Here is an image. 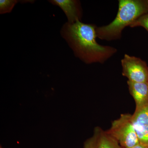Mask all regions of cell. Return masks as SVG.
I'll return each mask as SVG.
<instances>
[{
	"label": "cell",
	"mask_w": 148,
	"mask_h": 148,
	"mask_svg": "<svg viewBox=\"0 0 148 148\" xmlns=\"http://www.w3.org/2000/svg\"><path fill=\"white\" fill-rule=\"evenodd\" d=\"M130 95L134 98L136 108L138 109L148 104V82H135L127 80Z\"/></svg>",
	"instance_id": "6"
},
{
	"label": "cell",
	"mask_w": 148,
	"mask_h": 148,
	"mask_svg": "<svg viewBox=\"0 0 148 148\" xmlns=\"http://www.w3.org/2000/svg\"><path fill=\"white\" fill-rule=\"evenodd\" d=\"M132 115L122 114L118 119L113 121L110 128L106 130L123 148H131L139 144Z\"/></svg>",
	"instance_id": "3"
},
{
	"label": "cell",
	"mask_w": 148,
	"mask_h": 148,
	"mask_svg": "<svg viewBox=\"0 0 148 148\" xmlns=\"http://www.w3.org/2000/svg\"><path fill=\"white\" fill-rule=\"evenodd\" d=\"M122 75L130 81L148 82L147 64L140 58L125 54L121 60Z\"/></svg>",
	"instance_id": "4"
},
{
	"label": "cell",
	"mask_w": 148,
	"mask_h": 148,
	"mask_svg": "<svg viewBox=\"0 0 148 148\" xmlns=\"http://www.w3.org/2000/svg\"><path fill=\"white\" fill-rule=\"evenodd\" d=\"M96 28L94 24L80 21L66 23L61 34L71 48L75 55L86 64H103L116 53L115 48L100 45L96 40Z\"/></svg>",
	"instance_id": "1"
},
{
	"label": "cell",
	"mask_w": 148,
	"mask_h": 148,
	"mask_svg": "<svg viewBox=\"0 0 148 148\" xmlns=\"http://www.w3.org/2000/svg\"><path fill=\"white\" fill-rule=\"evenodd\" d=\"M132 122L142 125H148V104L135 109L132 115Z\"/></svg>",
	"instance_id": "8"
},
{
	"label": "cell",
	"mask_w": 148,
	"mask_h": 148,
	"mask_svg": "<svg viewBox=\"0 0 148 148\" xmlns=\"http://www.w3.org/2000/svg\"><path fill=\"white\" fill-rule=\"evenodd\" d=\"M133 124L139 144L148 147V125H142L134 122Z\"/></svg>",
	"instance_id": "9"
},
{
	"label": "cell",
	"mask_w": 148,
	"mask_h": 148,
	"mask_svg": "<svg viewBox=\"0 0 148 148\" xmlns=\"http://www.w3.org/2000/svg\"><path fill=\"white\" fill-rule=\"evenodd\" d=\"M84 148H97V132L95 128L92 137L85 141Z\"/></svg>",
	"instance_id": "12"
},
{
	"label": "cell",
	"mask_w": 148,
	"mask_h": 148,
	"mask_svg": "<svg viewBox=\"0 0 148 148\" xmlns=\"http://www.w3.org/2000/svg\"><path fill=\"white\" fill-rule=\"evenodd\" d=\"M49 2L53 5L58 6L66 14L68 22L73 23L80 21L82 16L80 4L75 0H51Z\"/></svg>",
	"instance_id": "5"
},
{
	"label": "cell",
	"mask_w": 148,
	"mask_h": 148,
	"mask_svg": "<svg viewBox=\"0 0 148 148\" xmlns=\"http://www.w3.org/2000/svg\"><path fill=\"white\" fill-rule=\"evenodd\" d=\"M131 148H148L147 147H145V146L143 145H141V144H139L137 145L134 146Z\"/></svg>",
	"instance_id": "13"
},
{
	"label": "cell",
	"mask_w": 148,
	"mask_h": 148,
	"mask_svg": "<svg viewBox=\"0 0 148 148\" xmlns=\"http://www.w3.org/2000/svg\"><path fill=\"white\" fill-rule=\"evenodd\" d=\"M0 148H3V147H2V146L1 145V147H0Z\"/></svg>",
	"instance_id": "14"
},
{
	"label": "cell",
	"mask_w": 148,
	"mask_h": 148,
	"mask_svg": "<svg viewBox=\"0 0 148 148\" xmlns=\"http://www.w3.org/2000/svg\"><path fill=\"white\" fill-rule=\"evenodd\" d=\"M137 27H143L148 32V13L140 16L130 26L131 28Z\"/></svg>",
	"instance_id": "11"
},
{
	"label": "cell",
	"mask_w": 148,
	"mask_h": 148,
	"mask_svg": "<svg viewBox=\"0 0 148 148\" xmlns=\"http://www.w3.org/2000/svg\"><path fill=\"white\" fill-rule=\"evenodd\" d=\"M148 13L147 0H119L116 17L108 25L96 28L97 37L108 41L119 39L125 27Z\"/></svg>",
	"instance_id": "2"
},
{
	"label": "cell",
	"mask_w": 148,
	"mask_h": 148,
	"mask_svg": "<svg viewBox=\"0 0 148 148\" xmlns=\"http://www.w3.org/2000/svg\"><path fill=\"white\" fill-rule=\"evenodd\" d=\"M17 2L18 1L16 0H1L0 13L3 14L11 12Z\"/></svg>",
	"instance_id": "10"
},
{
	"label": "cell",
	"mask_w": 148,
	"mask_h": 148,
	"mask_svg": "<svg viewBox=\"0 0 148 148\" xmlns=\"http://www.w3.org/2000/svg\"><path fill=\"white\" fill-rule=\"evenodd\" d=\"M95 128L97 132V148H123L106 130L99 127Z\"/></svg>",
	"instance_id": "7"
}]
</instances>
